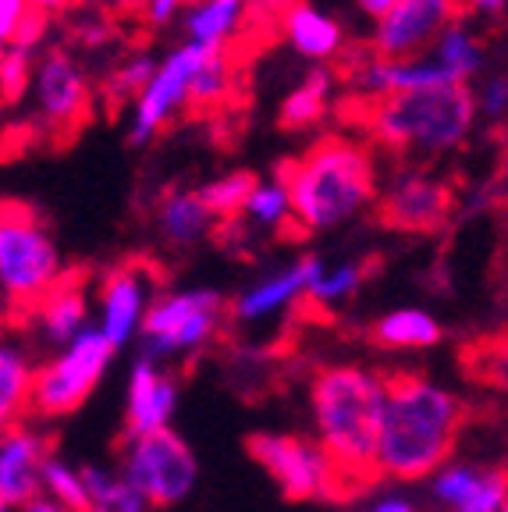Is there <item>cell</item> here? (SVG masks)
Returning <instances> with one entry per match:
<instances>
[{"label": "cell", "mask_w": 508, "mask_h": 512, "mask_svg": "<svg viewBox=\"0 0 508 512\" xmlns=\"http://www.w3.org/2000/svg\"><path fill=\"white\" fill-rule=\"evenodd\" d=\"M459 360L462 374L469 381L494 388V392H508V331L505 335H484L477 342L462 345Z\"/></svg>", "instance_id": "obj_27"}, {"label": "cell", "mask_w": 508, "mask_h": 512, "mask_svg": "<svg viewBox=\"0 0 508 512\" xmlns=\"http://www.w3.org/2000/svg\"><path fill=\"white\" fill-rule=\"evenodd\" d=\"M182 4H185V8H189V4H199V0H182Z\"/></svg>", "instance_id": "obj_47"}, {"label": "cell", "mask_w": 508, "mask_h": 512, "mask_svg": "<svg viewBox=\"0 0 508 512\" xmlns=\"http://www.w3.org/2000/svg\"><path fill=\"white\" fill-rule=\"evenodd\" d=\"M246 452L256 466H263V473L278 484L288 502L327 498L331 473L317 441H306L299 434H249Z\"/></svg>", "instance_id": "obj_11"}, {"label": "cell", "mask_w": 508, "mask_h": 512, "mask_svg": "<svg viewBox=\"0 0 508 512\" xmlns=\"http://www.w3.org/2000/svg\"><path fill=\"white\" fill-rule=\"evenodd\" d=\"M175 402H178V384L167 374H160L157 363L139 356V363L132 367V377H128L125 431H121V441L167 431V420L175 413Z\"/></svg>", "instance_id": "obj_16"}, {"label": "cell", "mask_w": 508, "mask_h": 512, "mask_svg": "<svg viewBox=\"0 0 508 512\" xmlns=\"http://www.w3.org/2000/svg\"><path fill=\"white\" fill-rule=\"evenodd\" d=\"M114 352L118 349L89 324L79 338L61 345L50 360H43L32 370L29 413L40 420H61V416H72L75 409H82L89 395L96 392V384L104 381Z\"/></svg>", "instance_id": "obj_6"}, {"label": "cell", "mask_w": 508, "mask_h": 512, "mask_svg": "<svg viewBox=\"0 0 508 512\" xmlns=\"http://www.w3.org/2000/svg\"><path fill=\"white\" fill-rule=\"evenodd\" d=\"M25 11H29V0H0V54L11 47Z\"/></svg>", "instance_id": "obj_39"}, {"label": "cell", "mask_w": 508, "mask_h": 512, "mask_svg": "<svg viewBox=\"0 0 508 512\" xmlns=\"http://www.w3.org/2000/svg\"><path fill=\"white\" fill-rule=\"evenodd\" d=\"M228 93H231V64H228V57H224V50H214L207 61L199 64V72L192 75L189 104H199V107L221 104Z\"/></svg>", "instance_id": "obj_32"}, {"label": "cell", "mask_w": 508, "mask_h": 512, "mask_svg": "<svg viewBox=\"0 0 508 512\" xmlns=\"http://www.w3.org/2000/svg\"><path fill=\"white\" fill-rule=\"evenodd\" d=\"M111 8H143V0H104Z\"/></svg>", "instance_id": "obj_45"}, {"label": "cell", "mask_w": 508, "mask_h": 512, "mask_svg": "<svg viewBox=\"0 0 508 512\" xmlns=\"http://www.w3.org/2000/svg\"><path fill=\"white\" fill-rule=\"evenodd\" d=\"M40 495L57 502L68 512H89V495H86L82 470L79 466H68L61 456H54V452H50L40 470Z\"/></svg>", "instance_id": "obj_29"}, {"label": "cell", "mask_w": 508, "mask_h": 512, "mask_svg": "<svg viewBox=\"0 0 508 512\" xmlns=\"http://www.w3.org/2000/svg\"><path fill=\"white\" fill-rule=\"evenodd\" d=\"M505 498H508V470L505 466H491V470L477 473V484L469 488V495L452 512H501Z\"/></svg>", "instance_id": "obj_34"}, {"label": "cell", "mask_w": 508, "mask_h": 512, "mask_svg": "<svg viewBox=\"0 0 508 512\" xmlns=\"http://www.w3.org/2000/svg\"><path fill=\"white\" fill-rule=\"evenodd\" d=\"M32 331L47 345H68L89 328V292L82 278L64 274L40 303L32 306Z\"/></svg>", "instance_id": "obj_17"}, {"label": "cell", "mask_w": 508, "mask_h": 512, "mask_svg": "<svg viewBox=\"0 0 508 512\" xmlns=\"http://www.w3.org/2000/svg\"><path fill=\"white\" fill-rule=\"evenodd\" d=\"M356 93L370 96V100H384V96L398 93H416V89H434V86H452L445 79V72L423 57H409V61H388V57H370L366 64H359L352 75Z\"/></svg>", "instance_id": "obj_18"}, {"label": "cell", "mask_w": 508, "mask_h": 512, "mask_svg": "<svg viewBox=\"0 0 508 512\" xmlns=\"http://www.w3.org/2000/svg\"><path fill=\"white\" fill-rule=\"evenodd\" d=\"M0 512H15V509H11V505L4 502V498H0Z\"/></svg>", "instance_id": "obj_46"}, {"label": "cell", "mask_w": 508, "mask_h": 512, "mask_svg": "<svg viewBox=\"0 0 508 512\" xmlns=\"http://www.w3.org/2000/svg\"><path fill=\"white\" fill-rule=\"evenodd\" d=\"M473 96H477V114H484V118H491V121H501L508 114V75H491V79H484V86L473 89Z\"/></svg>", "instance_id": "obj_36"}, {"label": "cell", "mask_w": 508, "mask_h": 512, "mask_svg": "<svg viewBox=\"0 0 508 512\" xmlns=\"http://www.w3.org/2000/svg\"><path fill=\"white\" fill-rule=\"evenodd\" d=\"M370 338L384 349H427L441 342V324L423 310H395L377 320Z\"/></svg>", "instance_id": "obj_25"}, {"label": "cell", "mask_w": 508, "mask_h": 512, "mask_svg": "<svg viewBox=\"0 0 508 512\" xmlns=\"http://www.w3.org/2000/svg\"><path fill=\"white\" fill-rule=\"evenodd\" d=\"M121 477L146 498L150 509L178 505L196 484V456L175 431L121 441Z\"/></svg>", "instance_id": "obj_8"}, {"label": "cell", "mask_w": 508, "mask_h": 512, "mask_svg": "<svg viewBox=\"0 0 508 512\" xmlns=\"http://www.w3.org/2000/svg\"><path fill=\"white\" fill-rule=\"evenodd\" d=\"M214 50L217 47H203V43L185 40L157 64L153 79L146 82L143 93L135 96L132 111H128V143L146 146L167 121L189 104L192 75L199 72V64L207 61Z\"/></svg>", "instance_id": "obj_10"}, {"label": "cell", "mask_w": 508, "mask_h": 512, "mask_svg": "<svg viewBox=\"0 0 508 512\" xmlns=\"http://www.w3.org/2000/svg\"><path fill=\"white\" fill-rule=\"evenodd\" d=\"M477 118V96L469 86H434L374 100L366 128L391 153L437 157L466 143Z\"/></svg>", "instance_id": "obj_4"}, {"label": "cell", "mask_w": 508, "mask_h": 512, "mask_svg": "<svg viewBox=\"0 0 508 512\" xmlns=\"http://www.w3.org/2000/svg\"><path fill=\"white\" fill-rule=\"evenodd\" d=\"M185 4L182 0H143V18L153 25V29H167L182 18Z\"/></svg>", "instance_id": "obj_38"}, {"label": "cell", "mask_w": 508, "mask_h": 512, "mask_svg": "<svg viewBox=\"0 0 508 512\" xmlns=\"http://www.w3.org/2000/svg\"><path fill=\"white\" fill-rule=\"evenodd\" d=\"M157 64H160L157 57L146 54V50H135V54L121 57L104 79V100L111 107L135 104V96L143 93L146 82H150L153 72H157Z\"/></svg>", "instance_id": "obj_28"}, {"label": "cell", "mask_w": 508, "mask_h": 512, "mask_svg": "<svg viewBox=\"0 0 508 512\" xmlns=\"http://www.w3.org/2000/svg\"><path fill=\"white\" fill-rule=\"evenodd\" d=\"M292 200V217L302 232L324 235L349 224L381 196L374 153L363 143L327 136L288 164L281 175Z\"/></svg>", "instance_id": "obj_3"}, {"label": "cell", "mask_w": 508, "mask_h": 512, "mask_svg": "<svg viewBox=\"0 0 508 512\" xmlns=\"http://www.w3.org/2000/svg\"><path fill=\"white\" fill-rule=\"evenodd\" d=\"M214 228V214L199 203L196 192H167L157 207V232L167 246L189 249L199 239H207Z\"/></svg>", "instance_id": "obj_23"}, {"label": "cell", "mask_w": 508, "mask_h": 512, "mask_svg": "<svg viewBox=\"0 0 508 512\" xmlns=\"http://www.w3.org/2000/svg\"><path fill=\"white\" fill-rule=\"evenodd\" d=\"M32 363L29 349L18 338L0 335V434L18 427L29 416L32 395Z\"/></svg>", "instance_id": "obj_21"}, {"label": "cell", "mask_w": 508, "mask_h": 512, "mask_svg": "<svg viewBox=\"0 0 508 512\" xmlns=\"http://www.w3.org/2000/svg\"><path fill=\"white\" fill-rule=\"evenodd\" d=\"M501 512H508V498H505V505H501Z\"/></svg>", "instance_id": "obj_48"}, {"label": "cell", "mask_w": 508, "mask_h": 512, "mask_svg": "<svg viewBox=\"0 0 508 512\" xmlns=\"http://www.w3.org/2000/svg\"><path fill=\"white\" fill-rule=\"evenodd\" d=\"M50 456V441L43 431L18 424L0 434V498L11 509L40 498V470Z\"/></svg>", "instance_id": "obj_15"}, {"label": "cell", "mask_w": 508, "mask_h": 512, "mask_svg": "<svg viewBox=\"0 0 508 512\" xmlns=\"http://www.w3.org/2000/svg\"><path fill=\"white\" fill-rule=\"evenodd\" d=\"M25 96L36 125L47 128L50 136H68L89 118V104H93L86 64L68 47H47L32 64Z\"/></svg>", "instance_id": "obj_9"}, {"label": "cell", "mask_w": 508, "mask_h": 512, "mask_svg": "<svg viewBox=\"0 0 508 512\" xmlns=\"http://www.w3.org/2000/svg\"><path fill=\"white\" fill-rule=\"evenodd\" d=\"M395 4H398V0H356V8L363 11L366 18H374V22H381V18L388 15Z\"/></svg>", "instance_id": "obj_40"}, {"label": "cell", "mask_w": 508, "mask_h": 512, "mask_svg": "<svg viewBox=\"0 0 508 512\" xmlns=\"http://www.w3.org/2000/svg\"><path fill=\"white\" fill-rule=\"evenodd\" d=\"M242 214L249 221H256L260 228H278L292 217V200H288V189L281 178H270V182H256L249 192L246 210Z\"/></svg>", "instance_id": "obj_31"}, {"label": "cell", "mask_w": 508, "mask_h": 512, "mask_svg": "<svg viewBox=\"0 0 508 512\" xmlns=\"http://www.w3.org/2000/svg\"><path fill=\"white\" fill-rule=\"evenodd\" d=\"M366 271H370V264H342L334 267V271H320L317 281H313L310 288H306V296L313 299L317 306H331V303H342V299H349L352 292H356L359 285L366 281Z\"/></svg>", "instance_id": "obj_33"}, {"label": "cell", "mask_w": 508, "mask_h": 512, "mask_svg": "<svg viewBox=\"0 0 508 512\" xmlns=\"http://www.w3.org/2000/svg\"><path fill=\"white\" fill-rule=\"evenodd\" d=\"M153 278L143 264H125L114 267L100 281V292H96V324L93 328L121 349L125 342H132L143 328V317L153 303Z\"/></svg>", "instance_id": "obj_14"}, {"label": "cell", "mask_w": 508, "mask_h": 512, "mask_svg": "<svg viewBox=\"0 0 508 512\" xmlns=\"http://www.w3.org/2000/svg\"><path fill=\"white\" fill-rule=\"evenodd\" d=\"M64 278V256L50 228L25 207H0V292L32 306Z\"/></svg>", "instance_id": "obj_5"}, {"label": "cell", "mask_w": 508, "mask_h": 512, "mask_svg": "<svg viewBox=\"0 0 508 512\" xmlns=\"http://www.w3.org/2000/svg\"><path fill=\"white\" fill-rule=\"evenodd\" d=\"M430 61L445 72V79L452 86H469L484 68V43L473 32V25L455 18L452 25H445V32L434 40V47L427 50Z\"/></svg>", "instance_id": "obj_22"}, {"label": "cell", "mask_w": 508, "mask_h": 512, "mask_svg": "<svg viewBox=\"0 0 508 512\" xmlns=\"http://www.w3.org/2000/svg\"><path fill=\"white\" fill-rule=\"evenodd\" d=\"M381 480H423L448 466L466 427V406L413 370L381 374Z\"/></svg>", "instance_id": "obj_2"}, {"label": "cell", "mask_w": 508, "mask_h": 512, "mask_svg": "<svg viewBox=\"0 0 508 512\" xmlns=\"http://www.w3.org/2000/svg\"><path fill=\"white\" fill-rule=\"evenodd\" d=\"M285 40L292 43V50L299 57H306L313 64H324L342 50L345 32L327 11L313 8L310 0H295L285 11Z\"/></svg>", "instance_id": "obj_20"}, {"label": "cell", "mask_w": 508, "mask_h": 512, "mask_svg": "<svg viewBox=\"0 0 508 512\" xmlns=\"http://www.w3.org/2000/svg\"><path fill=\"white\" fill-rule=\"evenodd\" d=\"M32 64H36V57L18 47H8L0 54V96H4V100L25 96L29 79H32Z\"/></svg>", "instance_id": "obj_35"}, {"label": "cell", "mask_w": 508, "mask_h": 512, "mask_svg": "<svg viewBox=\"0 0 508 512\" xmlns=\"http://www.w3.org/2000/svg\"><path fill=\"white\" fill-rule=\"evenodd\" d=\"M469 8L480 11V15H498L508 8V0H469Z\"/></svg>", "instance_id": "obj_42"}, {"label": "cell", "mask_w": 508, "mask_h": 512, "mask_svg": "<svg viewBox=\"0 0 508 512\" xmlns=\"http://www.w3.org/2000/svg\"><path fill=\"white\" fill-rule=\"evenodd\" d=\"M72 36L82 43L86 50H100V47H107V43L114 40V25L107 22V18H79V22L72 25Z\"/></svg>", "instance_id": "obj_37"}, {"label": "cell", "mask_w": 508, "mask_h": 512, "mask_svg": "<svg viewBox=\"0 0 508 512\" xmlns=\"http://www.w3.org/2000/svg\"><path fill=\"white\" fill-rule=\"evenodd\" d=\"M253 185H256V178L249 175V171H228V175L210 178V182H203L192 192H196L199 203L214 214V221L221 217V221L228 224L231 217L246 210V200H249V192H253Z\"/></svg>", "instance_id": "obj_30"}, {"label": "cell", "mask_w": 508, "mask_h": 512, "mask_svg": "<svg viewBox=\"0 0 508 512\" xmlns=\"http://www.w3.org/2000/svg\"><path fill=\"white\" fill-rule=\"evenodd\" d=\"M246 0H199L182 11V29L189 43L224 50V43L242 29Z\"/></svg>", "instance_id": "obj_24"}, {"label": "cell", "mask_w": 508, "mask_h": 512, "mask_svg": "<svg viewBox=\"0 0 508 512\" xmlns=\"http://www.w3.org/2000/svg\"><path fill=\"white\" fill-rule=\"evenodd\" d=\"M15 512H68V509H61L57 502H50V498H32V502H25L22 509H15Z\"/></svg>", "instance_id": "obj_41"}, {"label": "cell", "mask_w": 508, "mask_h": 512, "mask_svg": "<svg viewBox=\"0 0 508 512\" xmlns=\"http://www.w3.org/2000/svg\"><path fill=\"white\" fill-rule=\"evenodd\" d=\"M452 207H455L452 185L445 178H437L420 168L395 171L391 182L384 185V192L377 196L381 221L388 228H395V232H413V235L437 232L452 217Z\"/></svg>", "instance_id": "obj_12"}, {"label": "cell", "mask_w": 508, "mask_h": 512, "mask_svg": "<svg viewBox=\"0 0 508 512\" xmlns=\"http://www.w3.org/2000/svg\"><path fill=\"white\" fill-rule=\"evenodd\" d=\"M310 402L320 434L317 445L331 473L327 502H356L381 484V374L363 367H320L310 384Z\"/></svg>", "instance_id": "obj_1"}, {"label": "cell", "mask_w": 508, "mask_h": 512, "mask_svg": "<svg viewBox=\"0 0 508 512\" xmlns=\"http://www.w3.org/2000/svg\"><path fill=\"white\" fill-rule=\"evenodd\" d=\"M331 89H334V75L327 72L324 64L310 68V72H306V79H302L299 86L285 96V104H281V125H285V128L317 125V121L327 114Z\"/></svg>", "instance_id": "obj_26"}, {"label": "cell", "mask_w": 508, "mask_h": 512, "mask_svg": "<svg viewBox=\"0 0 508 512\" xmlns=\"http://www.w3.org/2000/svg\"><path fill=\"white\" fill-rule=\"evenodd\" d=\"M320 271H324V260H320V256H299L295 264L281 267V271H274L270 278H263L260 285L242 292L239 303H235V317L256 320V317H267V313L281 310V306L295 303L299 296H306V288L317 281Z\"/></svg>", "instance_id": "obj_19"}, {"label": "cell", "mask_w": 508, "mask_h": 512, "mask_svg": "<svg viewBox=\"0 0 508 512\" xmlns=\"http://www.w3.org/2000/svg\"><path fill=\"white\" fill-rule=\"evenodd\" d=\"M374 512H416V509L409 502H405V498H384V502L377 505Z\"/></svg>", "instance_id": "obj_44"}, {"label": "cell", "mask_w": 508, "mask_h": 512, "mask_svg": "<svg viewBox=\"0 0 508 512\" xmlns=\"http://www.w3.org/2000/svg\"><path fill=\"white\" fill-rule=\"evenodd\" d=\"M72 4V0H29V8L43 11V15H57V11H64Z\"/></svg>", "instance_id": "obj_43"}, {"label": "cell", "mask_w": 508, "mask_h": 512, "mask_svg": "<svg viewBox=\"0 0 508 512\" xmlns=\"http://www.w3.org/2000/svg\"><path fill=\"white\" fill-rule=\"evenodd\" d=\"M455 18H459L455 0H398L374 25V36H370L374 57H388V61L423 57Z\"/></svg>", "instance_id": "obj_13"}, {"label": "cell", "mask_w": 508, "mask_h": 512, "mask_svg": "<svg viewBox=\"0 0 508 512\" xmlns=\"http://www.w3.org/2000/svg\"><path fill=\"white\" fill-rule=\"evenodd\" d=\"M224 299L214 288H192L157 296L143 317V360L157 363L164 356H182L199 345H207L221 328Z\"/></svg>", "instance_id": "obj_7"}]
</instances>
